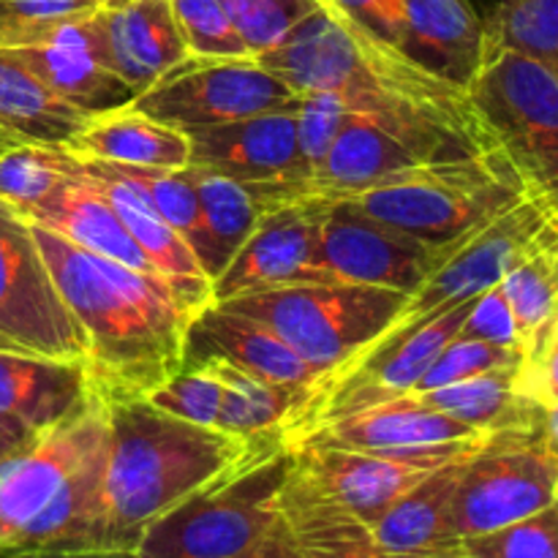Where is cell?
Returning <instances> with one entry per match:
<instances>
[{
    "mask_svg": "<svg viewBox=\"0 0 558 558\" xmlns=\"http://www.w3.org/2000/svg\"><path fill=\"white\" fill-rule=\"evenodd\" d=\"M33 238L65 308L85 336L87 387L104 403L147 398L183 368L185 327L196 314L163 278L90 254L33 223Z\"/></svg>",
    "mask_w": 558,
    "mask_h": 558,
    "instance_id": "1",
    "label": "cell"
},
{
    "mask_svg": "<svg viewBox=\"0 0 558 558\" xmlns=\"http://www.w3.org/2000/svg\"><path fill=\"white\" fill-rule=\"evenodd\" d=\"M256 60L300 96L336 90L349 109L439 125L480 150H496L469 90L414 63L336 5H319Z\"/></svg>",
    "mask_w": 558,
    "mask_h": 558,
    "instance_id": "2",
    "label": "cell"
},
{
    "mask_svg": "<svg viewBox=\"0 0 558 558\" xmlns=\"http://www.w3.org/2000/svg\"><path fill=\"white\" fill-rule=\"evenodd\" d=\"M101 548L134 550L156 518L238 461L251 441L185 423L145 398L107 403Z\"/></svg>",
    "mask_w": 558,
    "mask_h": 558,
    "instance_id": "3",
    "label": "cell"
},
{
    "mask_svg": "<svg viewBox=\"0 0 558 558\" xmlns=\"http://www.w3.org/2000/svg\"><path fill=\"white\" fill-rule=\"evenodd\" d=\"M294 450L287 430L259 434L227 469L145 529L140 558H234L283 523L281 490Z\"/></svg>",
    "mask_w": 558,
    "mask_h": 558,
    "instance_id": "4",
    "label": "cell"
},
{
    "mask_svg": "<svg viewBox=\"0 0 558 558\" xmlns=\"http://www.w3.org/2000/svg\"><path fill=\"white\" fill-rule=\"evenodd\" d=\"M526 196L523 178L496 147L458 161L407 169L347 199L390 227L445 245L474 238Z\"/></svg>",
    "mask_w": 558,
    "mask_h": 558,
    "instance_id": "5",
    "label": "cell"
},
{
    "mask_svg": "<svg viewBox=\"0 0 558 558\" xmlns=\"http://www.w3.org/2000/svg\"><path fill=\"white\" fill-rule=\"evenodd\" d=\"M407 298L396 289L368 283L314 281L243 294L221 305L267 325L319 371V396L390 330Z\"/></svg>",
    "mask_w": 558,
    "mask_h": 558,
    "instance_id": "6",
    "label": "cell"
},
{
    "mask_svg": "<svg viewBox=\"0 0 558 558\" xmlns=\"http://www.w3.org/2000/svg\"><path fill=\"white\" fill-rule=\"evenodd\" d=\"M469 98L529 194L558 213V76L518 52L485 54Z\"/></svg>",
    "mask_w": 558,
    "mask_h": 558,
    "instance_id": "7",
    "label": "cell"
},
{
    "mask_svg": "<svg viewBox=\"0 0 558 558\" xmlns=\"http://www.w3.org/2000/svg\"><path fill=\"white\" fill-rule=\"evenodd\" d=\"M480 153L488 150L439 125L349 109L327 156L305 180V196L347 199L407 169Z\"/></svg>",
    "mask_w": 558,
    "mask_h": 558,
    "instance_id": "8",
    "label": "cell"
},
{
    "mask_svg": "<svg viewBox=\"0 0 558 558\" xmlns=\"http://www.w3.org/2000/svg\"><path fill=\"white\" fill-rule=\"evenodd\" d=\"M300 101L256 58H194L163 71L131 107L180 131L234 123Z\"/></svg>",
    "mask_w": 558,
    "mask_h": 558,
    "instance_id": "9",
    "label": "cell"
},
{
    "mask_svg": "<svg viewBox=\"0 0 558 558\" xmlns=\"http://www.w3.org/2000/svg\"><path fill=\"white\" fill-rule=\"evenodd\" d=\"M558 501V461L539 436H494L463 463L450 507L458 545Z\"/></svg>",
    "mask_w": 558,
    "mask_h": 558,
    "instance_id": "10",
    "label": "cell"
},
{
    "mask_svg": "<svg viewBox=\"0 0 558 558\" xmlns=\"http://www.w3.org/2000/svg\"><path fill=\"white\" fill-rule=\"evenodd\" d=\"M463 243H428L349 199H327L316 232V265L336 281L414 294Z\"/></svg>",
    "mask_w": 558,
    "mask_h": 558,
    "instance_id": "11",
    "label": "cell"
},
{
    "mask_svg": "<svg viewBox=\"0 0 558 558\" xmlns=\"http://www.w3.org/2000/svg\"><path fill=\"white\" fill-rule=\"evenodd\" d=\"M558 234V213L539 196L529 194L510 210L480 229L472 240L461 245L423 287L409 294L401 314L385 336L403 330L412 322L430 316L434 311L458 305L469 298L488 292L505 281L507 272ZM381 336V338H385Z\"/></svg>",
    "mask_w": 558,
    "mask_h": 558,
    "instance_id": "12",
    "label": "cell"
},
{
    "mask_svg": "<svg viewBox=\"0 0 558 558\" xmlns=\"http://www.w3.org/2000/svg\"><path fill=\"white\" fill-rule=\"evenodd\" d=\"M0 332L41 357H85V336L49 276L31 221L5 202H0Z\"/></svg>",
    "mask_w": 558,
    "mask_h": 558,
    "instance_id": "13",
    "label": "cell"
},
{
    "mask_svg": "<svg viewBox=\"0 0 558 558\" xmlns=\"http://www.w3.org/2000/svg\"><path fill=\"white\" fill-rule=\"evenodd\" d=\"M494 436L441 445L425 452H354L325 447H294V466L319 494L374 526L407 490L441 463L480 450Z\"/></svg>",
    "mask_w": 558,
    "mask_h": 558,
    "instance_id": "14",
    "label": "cell"
},
{
    "mask_svg": "<svg viewBox=\"0 0 558 558\" xmlns=\"http://www.w3.org/2000/svg\"><path fill=\"white\" fill-rule=\"evenodd\" d=\"M107 436V403L93 398L54 428L0 461V554L52 501L71 469Z\"/></svg>",
    "mask_w": 558,
    "mask_h": 558,
    "instance_id": "15",
    "label": "cell"
},
{
    "mask_svg": "<svg viewBox=\"0 0 558 558\" xmlns=\"http://www.w3.org/2000/svg\"><path fill=\"white\" fill-rule=\"evenodd\" d=\"M327 199H294L262 213L254 232L213 281V303L292 287L336 281L316 265V232Z\"/></svg>",
    "mask_w": 558,
    "mask_h": 558,
    "instance_id": "16",
    "label": "cell"
},
{
    "mask_svg": "<svg viewBox=\"0 0 558 558\" xmlns=\"http://www.w3.org/2000/svg\"><path fill=\"white\" fill-rule=\"evenodd\" d=\"M298 112L300 101L234 123L185 131L189 167L238 183H305L311 167L300 145Z\"/></svg>",
    "mask_w": 558,
    "mask_h": 558,
    "instance_id": "17",
    "label": "cell"
},
{
    "mask_svg": "<svg viewBox=\"0 0 558 558\" xmlns=\"http://www.w3.org/2000/svg\"><path fill=\"white\" fill-rule=\"evenodd\" d=\"M82 33L93 58L136 93L189 58L169 0L101 5L82 20Z\"/></svg>",
    "mask_w": 558,
    "mask_h": 558,
    "instance_id": "18",
    "label": "cell"
},
{
    "mask_svg": "<svg viewBox=\"0 0 558 558\" xmlns=\"http://www.w3.org/2000/svg\"><path fill=\"white\" fill-rule=\"evenodd\" d=\"M480 430L425 407L414 396L376 403L343 417L327 420L308 430L287 436L294 447H325L354 452H425L441 445L480 439Z\"/></svg>",
    "mask_w": 558,
    "mask_h": 558,
    "instance_id": "19",
    "label": "cell"
},
{
    "mask_svg": "<svg viewBox=\"0 0 558 558\" xmlns=\"http://www.w3.org/2000/svg\"><path fill=\"white\" fill-rule=\"evenodd\" d=\"M205 360H227L234 368L248 371L276 385L311 390L314 398L322 385L319 371L311 368L270 327L238 311H229L221 303H207L191 316L185 327L183 368H194Z\"/></svg>",
    "mask_w": 558,
    "mask_h": 558,
    "instance_id": "20",
    "label": "cell"
},
{
    "mask_svg": "<svg viewBox=\"0 0 558 558\" xmlns=\"http://www.w3.org/2000/svg\"><path fill=\"white\" fill-rule=\"evenodd\" d=\"M82 172L93 180L98 191L107 196L109 205L125 223L131 238L136 240L147 259L153 262L158 272L178 289L185 303L194 311L213 303V283L202 270L194 248L189 240L145 199L140 189L131 180H125L109 161L98 158H82Z\"/></svg>",
    "mask_w": 558,
    "mask_h": 558,
    "instance_id": "21",
    "label": "cell"
},
{
    "mask_svg": "<svg viewBox=\"0 0 558 558\" xmlns=\"http://www.w3.org/2000/svg\"><path fill=\"white\" fill-rule=\"evenodd\" d=\"M401 52L469 90L485 63V22L469 0H403Z\"/></svg>",
    "mask_w": 558,
    "mask_h": 558,
    "instance_id": "22",
    "label": "cell"
},
{
    "mask_svg": "<svg viewBox=\"0 0 558 558\" xmlns=\"http://www.w3.org/2000/svg\"><path fill=\"white\" fill-rule=\"evenodd\" d=\"M93 398L82 360L0 352V414L36 434L69 420Z\"/></svg>",
    "mask_w": 558,
    "mask_h": 558,
    "instance_id": "23",
    "label": "cell"
},
{
    "mask_svg": "<svg viewBox=\"0 0 558 558\" xmlns=\"http://www.w3.org/2000/svg\"><path fill=\"white\" fill-rule=\"evenodd\" d=\"M20 63H25L49 90L63 96L87 114H104L129 107L140 93L125 85L120 76L104 69L87 49L82 20L69 22L54 31L47 41L11 49Z\"/></svg>",
    "mask_w": 558,
    "mask_h": 558,
    "instance_id": "24",
    "label": "cell"
},
{
    "mask_svg": "<svg viewBox=\"0 0 558 558\" xmlns=\"http://www.w3.org/2000/svg\"><path fill=\"white\" fill-rule=\"evenodd\" d=\"M25 218L38 227L63 234L65 240L90 251V254L107 256V259L131 267L136 272H145V276L163 278L147 259L145 251L136 245V240L131 238V232L120 221L107 196L93 185V180L85 172L80 178L65 180L47 202H41Z\"/></svg>",
    "mask_w": 558,
    "mask_h": 558,
    "instance_id": "25",
    "label": "cell"
},
{
    "mask_svg": "<svg viewBox=\"0 0 558 558\" xmlns=\"http://www.w3.org/2000/svg\"><path fill=\"white\" fill-rule=\"evenodd\" d=\"M485 447V445H483ZM477 452V450H474ZM456 458L425 474L412 490L401 496L379 521L371 526L374 539L392 556H428L458 550V537L450 526V507L463 463L474 456Z\"/></svg>",
    "mask_w": 558,
    "mask_h": 558,
    "instance_id": "26",
    "label": "cell"
},
{
    "mask_svg": "<svg viewBox=\"0 0 558 558\" xmlns=\"http://www.w3.org/2000/svg\"><path fill=\"white\" fill-rule=\"evenodd\" d=\"M194 174L199 191V227L189 245L213 283L254 232L262 213L278 207V202L270 183H238L202 169H194Z\"/></svg>",
    "mask_w": 558,
    "mask_h": 558,
    "instance_id": "27",
    "label": "cell"
},
{
    "mask_svg": "<svg viewBox=\"0 0 558 558\" xmlns=\"http://www.w3.org/2000/svg\"><path fill=\"white\" fill-rule=\"evenodd\" d=\"M518 371L521 365L485 371L456 385L414 392V398L480 434L537 436L539 403L521 390Z\"/></svg>",
    "mask_w": 558,
    "mask_h": 558,
    "instance_id": "28",
    "label": "cell"
},
{
    "mask_svg": "<svg viewBox=\"0 0 558 558\" xmlns=\"http://www.w3.org/2000/svg\"><path fill=\"white\" fill-rule=\"evenodd\" d=\"M69 150L80 158H98V161L125 163V167L183 169L189 167L191 142L185 131L136 112L129 104V107L96 114L74 136Z\"/></svg>",
    "mask_w": 558,
    "mask_h": 558,
    "instance_id": "29",
    "label": "cell"
},
{
    "mask_svg": "<svg viewBox=\"0 0 558 558\" xmlns=\"http://www.w3.org/2000/svg\"><path fill=\"white\" fill-rule=\"evenodd\" d=\"M281 512L303 558H396L376 543L368 523L319 494L294 461L281 490Z\"/></svg>",
    "mask_w": 558,
    "mask_h": 558,
    "instance_id": "30",
    "label": "cell"
},
{
    "mask_svg": "<svg viewBox=\"0 0 558 558\" xmlns=\"http://www.w3.org/2000/svg\"><path fill=\"white\" fill-rule=\"evenodd\" d=\"M90 120L93 114L49 90L11 49L0 47V129L5 134L69 147Z\"/></svg>",
    "mask_w": 558,
    "mask_h": 558,
    "instance_id": "31",
    "label": "cell"
},
{
    "mask_svg": "<svg viewBox=\"0 0 558 558\" xmlns=\"http://www.w3.org/2000/svg\"><path fill=\"white\" fill-rule=\"evenodd\" d=\"M207 368L221 381L216 428L223 434L254 439L270 430H292L308 412L314 392L276 385L270 379L234 368L227 360H205Z\"/></svg>",
    "mask_w": 558,
    "mask_h": 558,
    "instance_id": "32",
    "label": "cell"
},
{
    "mask_svg": "<svg viewBox=\"0 0 558 558\" xmlns=\"http://www.w3.org/2000/svg\"><path fill=\"white\" fill-rule=\"evenodd\" d=\"M82 158L69 147L11 142L0 147V202L22 216L47 202L65 180L80 178Z\"/></svg>",
    "mask_w": 558,
    "mask_h": 558,
    "instance_id": "33",
    "label": "cell"
},
{
    "mask_svg": "<svg viewBox=\"0 0 558 558\" xmlns=\"http://www.w3.org/2000/svg\"><path fill=\"white\" fill-rule=\"evenodd\" d=\"M485 22V54L518 52L558 76V0H499Z\"/></svg>",
    "mask_w": 558,
    "mask_h": 558,
    "instance_id": "34",
    "label": "cell"
},
{
    "mask_svg": "<svg viewBox=\"0 0 558 558\" xmlns=\"http://www.w3.org/2000/svg\"><path fill=\"white\" fill-rule=\"evenodd\" d=\"M515 319L523 354L548 330L558 305V234L523 256L499 283Z\"/></svg>",
    "mask_w": 558,
    "mask_h": 558,
    "instance_id": "35",
    "label": "cell"
},
{
    "mask_svg": "<svg viewBox=\"0 0 558 558\" xmlns=\"http://www.w3.org/2000/svg\"><path fill=\"white\" fill-rule=\"evenodd\" d=\"M112 167L125 180H131L145 194V199L191 243L199 227V191H196L194 169H150L125 167V163H112Z\"/></svg>",
    "mask_w": 558,
    "mask_h": 558,
    "instance_id": "36",
    "label": "cell"
},
{
    "mask_svg": "<svg viewBox=\"0 0 558 558\" xmlns=\"http://www.w3.org/2000/svg\"><path fill=\"white\" fill-rule=\"evenodd\" d=\"M472 558H558V501L515 523L461 539Z\"/></svg>",
    "mask_w": 558,
    "mask_h": 558,
    "instance_id": "37",
    "label": "cell"
},
{
    "mask_svg": "<svg viewBox=\"0 0 558 558\" xmlns=\"http://www.w3.org/2000/svg\"><path fill=\"white\" fill-rule=\"evenodd\" d=\"M101 0H0V47L41 44L63 25L85 20Z\"/></svg>",
    "mask_w": 558,
    "mask_h": 558,
    "instance_id": "38",
    "label": "cell"
},
{
    "mask_svg": "<svg viewBox=\"0 0 558 558\" xmlns=\"http://www.w3.org/2000/svg\"><path fill=\"white\" fill-rule=\"evenodd\" d=\"M234 31L254 58L278 47L325 0H221Z\"/></svg>",
    "mask_w": 558,
    "mask_h": 558,
    "instance_id": "39",
    "label": "cell"
},
{
    "mask_svg": "<svg viewBox=\"0 0 558 558\" xmlns=\"http://www.w3.org/2000/svg\"><path fill=\"white\" fill-rule=\"evenodd\" d=\"M185 49L194 58H254L221 0H169Z\"/></svg>",
    "mask_w": 558,
    "mask_h": 558,
    "instance_id": "40",
    "label": "cell"
},
{
    "mask_svg": "<svg viewBox=\"0 0 558 558\" xmlns=\"http://www.w3.org/2000/svg\"><path fill=\"white\" fill-rule=\"evenodd\" d=\"M521 363H523L521 349L472 341V338H452V341L441 349L439 357L434 360V365L425 371L423 379L417 381V387H414L409 396H414V392L436 390V387L456 385V381L472 379V376L485 374V371L512 368V365H521Z\"/></svg>",
    "mask_w": 558,
    "mask_h": 558,
    "instance_id": "41",
    "label": "cell"
},
{
    "mask_svg": "<svg viewBox=\"0 0 558 558\" xmlns=\"http://www.w3.org/2000/svg\"><path fill=\"white\" fill-rule=\"evenodd\" d=\"M161 412L172 417L185 420V423L216 428L218 403H221V381L207 365H194V368H180L178 374L145 398Z\"/></svg>",
    "mask_w": 558,
    "mask_h": 558,
    "instance_id": "42",
    "label": "cell"
},
{
    "mask_svg": "<svg viewBox=\"0 0 558 558\" xmlns=\"http://www.w3.org/2000/svg\"><path fill=\"white\" fill-rule=\"evenodd\" d=\"M349 114V104L336 90L303 93L300 98V145H303L305 161L311 172L322 163V158L330 150L332 140L341 131L343 118ZM311 178V174H308Z\"/></svg>",
    "mask_w": 558,
    "mask_h": 558,
    "instance_id": "43",
    "label": "cell"
},
{
    "mask_svg": "<svg viewBox=\"0 0 558 558\" xmlns=\"http://www.w3.org/2000/svg\"><path fill=\"white\" fill-rule=\"evenodd\" d=\"M456 338H472V341H485V343H499V347H512L521 349L518 341L515 319H512V311L507 305L505 292L501 287H490L488 292H483L474 303V308L469 311L466 322L461 325ZM523 352V349H521Z\"/></svg>",
    "mask_w": 558,
    "mask_h": 558,
    "instance_id": "44",
    "label": "cell"
},
{
    "mask_svg": "<svg viewBox=\"0 0 558 558\" xmlns=\"http://www.w3.org/2000/svg\"><path fill=\"white\" fill-rule=\"evenodd\" d=\"M518 385L537 403H558V336L545 330L523 354Z\"/></svg>",
    "mask_w": 558,
    "mask_h": 558,
    "instance_id": "45",
    "label": "cell"
},
{
    "mask_svg": "<svg viewBox=\"0 0 558 558\" xmlns=\"http://www.w3.org/2000/svg\"><path fill=\"white\" fill-rule=\"evenodd\" d=\"M327 3L336 5L349 20H354L381 41L401 47L403 25H407L403 0H327Z\"/></svg>",
    "mask_w": 558,
    "mask_h": 558,
    "instance_id": "46",
    "label": "cell"
},
{
    "mask_svg": "<svg viewBox=\"0 0 558 558\" xmlns=\"http://www.w3.org/2000/svg\"><path fill=\"white\" fill-rule=\"evenodd\" d=\"M234 558H303V554H300L298 543H294L292 532H289L287 521H283L281 526L272 529L259 545H254V548Z\"/></svg>",
    "mask_w": 558,
    "mask_h": 558,
    "instance_id": "47",
    "label": "cell"
},
{
    "mask_svg": "<svg viewBox=\"0 0 558 558\" xmlns=\"http://www.w3.org/2000/svg\"><path fill=\"white\" fill-rule=\"evenodd\" d=\"M36 436H38L36 430H31L27 425H22L20 420L0 414V461H3L5 456H11L14 450H20V447L31 445Z\"/></svg>",
    "mask_w": 558,
    "mask_h": 558,
    "instance_id": "48",
    "label": "cell"
},
{
    "mask_svg": "<svg viewBox=\"0 0 558 558\" xmlns=\"http://www.w3.org/2000/svg\"><path fill=\"white\" fill-rule=\"evenodd\" d=\"M0 558H140L136 550H36V554H0Z\"/></svg>",
    "mask_w": 558,
    "mask_h": 558,
    "instance_id": "49",
    "label": "cell"
},
{
    "mask_svg": "<svg viewBox=\"0 0 558 558\" xmlns=\"http://www.w3.org/2000/svg\"><path fill=\"white\" fill-rule=\"evenodd\" d=\"M537 436L545 450L558 461V403H539Z\"/></svg>",
    "mask_w": 558,
    "mask_h": 558,
    "instance_id": "50",
    "label": "cell"
},
{
    "mask_svg": "<svg viewBox=\"0 0 558 558\" xmlns=\"http://www.w3.org/2000/svg\"><path fill=\"white\" fill-rule=\"evenodd\" d=\"M0 352H25V354H33V352H27L25 347H20V343H16V341H11L9 336H3V332H0Z\"/></svg>",
    "mask_w": 558,
    "mask_h": 558,
    "instance_id": "51",
    "label": "cell"
},
{
    "mask_svg": "<svg viewBox=\"0 0 558 558\" xmlns=\"http://www.w3.org/2000/svg\"><path fill=\"white\" fill-rule=\"evenodd\" d=\"M396 558H472L461 550H452V554H428V556H396Z\"/></svg>",
    "mask_w": 558,
    "mask_h": 558,
    "instance_id": "52",
    "label": "cell"
},
{
    "mask_svg": "<svg viewBox=\"0 0 558 558\" xmlns=\"http://www.w3.org/2000/svg\"><path fill=\"white\" fill-rule=\"evenodd\" d=\"M548 330H550V332H556V336H558V305H556V311H554V319H550Z\"/></svg>",
    "mask_w": 558,
    "mask_h": 558,
    "instance_id": "53",
    "label": "cell"
},
{
    "mask_svg": "<svg viewBox=\"0 0 558 558\" xmlns=\"http://www.w3.org/2000/svg\"><path fill=\"white\" fill-rule=\"evenodd\" d=\"M104 5H120V3H125V0H101Z\"/></svg>",
    "mask_w": 558,
    "mask_h": 558,
    "instance_id": "54",
    "label": "cell"
},
{
    "mask_svg": "<svg viewBox=\"0 0 558 558\" xmlns=\"http://www.w3.org/2000/svg\"><path fill=\"white\" fill-rule=\"evenodd\" d=\"M325 3H327V0H325ZM327 5H330V3H327Z\"/></svg>",
    "mask_w": 558,
    "mask_h": 558,
    "instance_id": "55",
    "label": "cell"
}]
</instances>
